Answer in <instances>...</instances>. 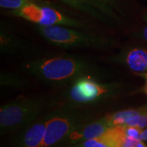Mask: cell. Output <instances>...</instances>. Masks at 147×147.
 Returning <instances> with one entry per match:
<instances>
[{
	"label": "cell",
	"mask_w": 147,
	"mask_h": 147,
	"mask_svg": "<svg viewBox=\"0 0 147 147\" xmlns=\"http://www.w3.org/2000/svg\"><path fill=\"white\" fill-rule=\"evenodd\" d=\"M21 68L51 86L66 87L82 77L107 80V69L94 61L76 55L37 57L25 61Z\"/></svg>",
	"instance_id": "1"
},
{
	"label": "cell",
	"mask_w": 147,
	"mask_h": 147,
	"mask_svg": "<svg viewBox=\"0 0 147 147\" xmlns=\"http://www.w3.org/2000/svg\"><path fill=\"white\" fill-rule=\"evenodd\" d=\"M59 104L52 95L23 97L4 104L0 109L1 135L21 129Z\"/></svg>",
	"instance_id": "2"
},
{
	"label": "cell",
	"mask_w": 147,
	"mask_h": 147,
	"mask_svg": "<svg viewBox=\"0 0 147 147\" xmlns=\"http://www.w3.org/2000/svg\"><path fill=\"white\" fill-rule=\"evenodd\" d=\"M65 87L61 104L78 108H91L106 103L117 95L120 89L119 84L93 77H82Z\"/></svg>",
	"instance_id": "3"
},
{
	"label": "cell",
	"mask_w": 147,
	"mask_h": 147,
	"mask_svg": "<svg viewBox=\"0 0 147 147\" xmlns=\"http://www.w3.org/2000/svg\"><path fill=\"white\" fill-rule=\"evenodd\" d=\"M47 131L42 147L62 143L71 132L97 117L90 108L60 104L47 113Z\"/></svg>",
	"instance_id": "4"
},
{
	"label": "cell",
	"mask_w": 147,
	"mask_h": 147,
	"mask_svg": "<svg viewBox=\"0 0 147 147\" xmlns=\"http://www.w3.org/2000/svg\"><path fill=\"white\" fill-rule=\"evenodd\" d=\"M35 29L46 41L62 49H91L107 51L115 45L114 40L108 37L98 36L90 32L71 27L37 25Z\"/></svg>",
	"instance_id": "5"
},
{
	"label": "cell",
	"mask_w": 147,
	"mask_h": 147,
	"mask_svg": "<svg viewBox=\"0 0 147 147\" xmlns=\"http://www.w3.org/2000/svg\"><path fill=\"white\" fill-rule=\"evenodd\" d=\"M12 15L23 18L42 26H64L90 32L92 27L89 23L70 17L50 7H43L31 4L19 10H12Z\"/></svg>",
	"instance_id": "6"
},
{
	"label": "cell",
	"mask_w": 147,
	"mask_h": 147,
	"mask_svg": "<svg viewBox=\"0 0 147 147\" xmlns=\"http://www.w3.org/2000/svg\"><path fill=\"white\" fill-rule=\"evenodd\" d=\"M47 113L18 130L20 133L15 141L16 147H42L47 131Z\"/></svg>",
	"instance_id": "7"
},
{
	"label": "cell",
	"mask_w": 147,
	"mask_h": 147,
	"mask_svg": "<svg viewBox=\"0 0 147 147\" xmlns=\"http://www.w3.org/2000/svg\"><path fill=\"white\" fill-rule=\"evenodd\" d=\"M110 128L105 117H97L71 132L63 142L74 144L87 140L98 138Z\"/></svg>",
	"instance_id": "8"
},
{
	"label": "cell",
	"mask_w": 147,
	"mask_h": 147,
	"mask_svg": "<svg viewBox=\"0 0 147 147\" xmlns=\"http://www.w3.org/2000/svg\"><path fill=\"white\" fill-rule=\"evenodd\" d=\"M30 44L21 39L2 24L0 29V51L1 55L27 54L34 51Z\"/></svg>",
	"instance_id": "9"
},
{
	"label": "cell",
	"mask_w": 147,
	"mask_h": 147,
	"mask_svg": "<svg viewBox=\"0 0 147 147\" xmlns=\"http://www.w3.org/2000/svg\"><path fill=\"white\" fill-rule=\"evenodd\" d=\"M73 8L98 20L106 25H112L113 20L99 10L90 0H61Z\"/></svg>",
	"instance_id": "10"
},
{
	"label": "cell",
	"mask_w": 147,
	"mask_h": 147,
	"mask_svg": "<svg viewBox=\"0 0 147 147\" xmlns=\"http://www.w3.org/2000/svg\"><path fill=\"white\" fill-rule=\"evenodd\" d=\"M127 65L136 71L147 70V51L142 49H131L127 53L125 57Z\"/></svg>",
	"instance_id": "11"
},
{
	"label": "cell",
	"mask_w": 147,
	"mask_h": 147,
	"mask_svg": "<svg viewBox=\"0 0 147 147\" xmlns=\"http://www.w3.org/2000/svg\"><path fill=\"white\" fill-rule=\"evenodd\" d=\"M29 81L18 74L2 71L0 73V85L1 87L15 90H24L28 87Z\"/></svg>",
	"instance_id": "12"
},
{
	"label": "cell",
	"mask_w": 147,
	"mask_h": 147,
	"mask_svg": "<svg viewBox=\"0 0 147 147\" xmlns=\"http://www.w3.org/2000/svg\"><path fill=\"white\" fill-rule=\"evenodd\" d=\"M143 112H144L143 108L139 110H127L108 114L104 117L110 127H113L117 126H123L129 117L140 115Z\"/></svg>",
	"instance_id": "13"
},
{
	"label": "cell",
	"mask_w": 147,
	"mask_h": 147,
	"mask_svg": "<svg viewBox=\"0 0 147 147\" xmlns=\"http://www.w3.org/2000/svg\"><path fill=\"white\" fill-rule=\"evenodd\" d=\"M101 12L112 20L117 19L116 12L119 10L117 0H90Z\"/></svg>",
	"instance_id": "14"
},
{
	"label": "cell",
	"mask_w": 147,
	"mask_h": 147,
	"mask_svg": "<svg viewBox=\"0 0 147 147\" xmlns=\"http://www.w3.org/2000/svg\"><path fill=\"white\" fill-rule=\"evenodd\" d=\"M74 147H113V146L105 135L103 134L98 138L76 143Z\"/></svg>",
	"instance_id": "15"
},
{
	"label": "cell",
	"mask_w": 147,
	"mask_h": 147,
	"mask_svg": "<svg viewBox=\"0 0 147 147\" xmlns=\"http://www.w3.org/2000/svg\"><path fill=\"white\" fill-rule=\"evenodd\" d=\"M142 113L138 115L131 116L127 119L125 123V127H135L142 129L147 126V110L144 108Z\"/></svg>",
	"instance_id": "16"
},
{
	"label": "cell",
	"mask_w": 147,
	"mask_h": 147,
	"mask_svg": "<svg viewBox=\"0 0 147 147\" xmlns=\"http://www.w3.org/2000/svg\"><path fill=\"white\" fill-rule=\"evenodd\" d=\"M34 3H36L34 0H0V6L1 8L12 10H19Z\"/></svg>",
	"instance_id": "17"
},
{
	"label": "cell",
	"mask_w": 147,
	"mask_h": 147,
	"mask_svg": "<svg viewBox=\"0 0 147 147\" xmlns=\"http://www.w3.org/2000/svg\"><path fill=\"white\" fill-rule=\"evenodd\" d=\"M125 129L127 136L138 140H142L140 136L141 132L142 131V129L135 127H125Z\"/></svg>",
	"instance_id": "18"
},
{
	"label": "cell",
	"mask_w": 147,
	"mask_h": 147,
	"mask_svg": "<svg viewBox=\"0 0 147 147\" xmlns=\"http://www.w3.org/2000/svg\"><path fill=\"white\" fill-rule=\"evenodd\" d=\"M140 136L141 139L147 141V129H145L144 130H142V132H141Z\"/></svg>",
	"instance_id": "19"
},
{
	"label": "cell",
	"mask_w": 147,
	"mask_h": 147,
	"mask_svg": "<svg viewBox=\"0 0 147 147\" xmlns=\"http://www.w3.org/2000/svg\"><path fill=\"white\" fill-rule=\"evenodd\" d=\"M142 35H143V37H144V39L147 41V27H145V28L144 29V30H143Z\"/></svg>",
	"instance_id": "20"
},
{
	"label": "cell",
	"mask_w": 147,
	"mask_h": 147,
	"mask_svg": "<svg viewBox=\"0 0 147 147\" xmlns=\"http://www.w3.org/2000/svg\"><path fill=\"white\" fill-rule=\"evenodd\" d=\"M138 74L139 75V76H141L142 77H144V78H146L147 80V73H144V74Z\"/></svg>",
	"instance_id": "21"
},
{
	"label": "cell",
	"mask_w": 147,
	"mask_h": 147,
	"mask_svg": "<svg viewBox=\"0 0 147 147\" xmlns=\"http://www.w3.org/2000/svg\"><path fill=\"white\" fill-rule=\"evenodd\" d=\"M144 91H145V93H146L147 94V83L146 84V86H145V89H144Z\"/></svg>",
	"instance_id": "22"
},
{
	"label": "cell",
	"mask_w": 147,
	"mask_h": 147,
	"mask_svg": "<svg viewBox=\"0 0 147 147\" xmlns=\"http://www.w3.org/2000/svg\"><path fill=\"white\" fill-rule=\"evenodd\" d=\"M144 108V109H146V110H147V106H146V107H145V108Z\"/></svg>",
	"instance_id": "23"
},
{
	"label": "cell",
	"mask_w": 147,
	"mask_h": 147,
	"mask_svg": "<svg viewBox=\"0 0 147 147\" xmlns=\"http://www.w3.org/2000/svg\"><path fill=\"white\" fill-rule=\"evenodd\" d=\"M146 20H147V15L146 16Z\"/></svg>",
	"instance_id": "24"
}]
</instances>
